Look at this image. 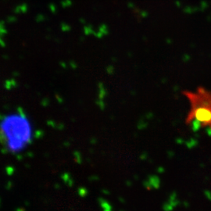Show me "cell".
I'll list each match as a JSON object with an SVG mask.
<instances>
[{"instance_id": "cell-1", "label": "cell", "mask_w": 211, "mask_h": 211, "mask_svg": "<svg viewBox=\"0 0 211 211\" xmlns=\"http://www.w3.org/2000/svg\"><path fill=\"white\" fill-rule=\"evenodd\" d=\"M31 138V126L27 120L20 115L6 116L0 124V139L11 151L22 149Z\"/></svg>"}, {"instance_id": "cell-2", "label": "cell", "mask_w": 211, "mask_h": 211, "mask_svg": "<svg viewBox=\"0 0 211 211\" xmlns=\"http://www.w3.org/2000/svg\"><path fill=\"white\" fill-rule=\"evenodd\" d=\"M183 95L189 102L190 109L185 118V124H196L202 128L211 130V92L203 87L196 91H184Z\"/></svg>"}, {"instance_id": "cell-3", "label": "cell", "mask_w": 211, "mask_h": 211, "mask_svg": "<svg viewBox=\"0 0 211 211\" xmlns=\"http://www.w3.org/2000/svg\"><path fill=\"white\" fill-rule=\"evenodd\" d=\"M28 10V5L27 3H22L20 5H18L16 6L14 9V13L16 14H20V13H26Z\"/></svg>"}, {"instance_id": "cell-4", "label": "cell", "mask_w": 211, "mask_h": 211, "mask_svg": "<svg viewBox=\"0 0 211 211\" xmlns=\"http://www.w3.org/2000/svg\"><path fill=\"white\" fill-rule=\"evenodd\" d=\"M8 34V30L5 27V23L3 20H0V37H4Z\"/></svg>"}, {"instance_id": "cell-5", "label": "cell", "mask_w": 211, "mask_h": 211, "mask_svg": "<svg viewBox=\"0 0 211 211\" xmlns=\"http://www.w3.org/2000/svg\"><path fill=\"white\" fill-rule=\"evenodd\" d=\"M84 33L85 35H94L95 34V31L93 29V27L92 25H85L84 26Z\"/></svg>"}, {"instance_id": "cell-6", "label": "cell", "mask_w": 211, "mask_h": 211, "mask_svg": "<svg viewBox=\"0 0 211 211\" xmlns=\"http://www.w3.org/2000/svg\"><path fill=\"white\" fill-rule=\"evenodd\" d=\"M60 28H61L62 31H63V32H68L71 30L70 25L68 24H66V23H62L60 25Z\"/></svg>"}, {"instance_id": "cell-7", "label": "cell", "mask_w": 211, "mask_h": 211, "mask_svg": "<svg viewBox=\"0 0 211 211\" xmlns=\"http://www.w3.org/2000/svg\"><path fill=\"white\" fill-rule=\"evenodd\" d=\"M73 2L71 0H62L60 2V5L63 8H67V7H70L72 5Z\"/></svg>"}, {"instance_id": "cell-8", "label": "cell", "mask_w": 211, "mask_h": 211, "mask_svg": "<svg viewBox=\"0 0 211 211\" xmlns=\"http://www.w3.org/2000/svg\"><path fill=\"white\" fill-rule=\"evenodd\" d=\"M46 16L44 14H42V13H39V14H38V15L36 16V17H35V20H36L37 23H42V22H44V21L46 20Z\"/></svg>"}, {"instance_id": "cell-9", "label": "cell", "mask_w": 211, "mask_h": 211, "mask_svg": "<svg viewBox=\"0 0 211 211\" xmlns=\"http://www.w3.org/2000/svg\"><path fill=\"white\" fill-rule=\"evenodd\" d=\"M16 20H17V18L16 16H13V15H10V16L6 17V22L9 23V24H13V23L16 22Z\"/></svg>"}, {"instance_id": "cell-10", "label": "cell", "mask_w": 211, "mask_h": 211, "mask_svg": "<svg viewBox=\"0 0 211 211\" xmlns=\"http://www.w3.org/2000/svg\"><path fill=\"white\" fill-rule=\"evenodd\" d=\"M49 10L51 11V13H57V10H58V9H57V6L55 5V4H53V3H51V4H49Z\"/></svg>"}, {"instance_id": "cell-11", "label": "cell", "mask_w": 211, "mask_h": 211, "mask_svg": "<svg viewBox=\"0 0 211 211\" xmlns=\"http://www.w3.org/2000/svg\"><path fill=\"white\" fill-rule=\"evenodd\" d=\"M5 46H6V44H5V40L3 39V37H0V46L2 48H5Z\"/></svg>"}, {"instance_id": "cell-12", "label": "cell", "mask_w": 211, "mask_h": 211, "mask_svg": "<svg viewBox=\"0 0 211 211\" xmlns=\"http://www.w3.org/2000/svg\"><path fill=\"white\" fill-rule=\"evenodd\" d=\"M80 21H81V24H85V20H83L82 18L80 20Z\"/></svg>"}]
</instances>
